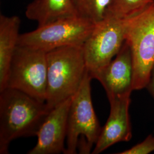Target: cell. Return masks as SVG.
<instances>
[{"instance_id": "7", "label": "cell", "mask_w": 154, "mask_h": 154, "mask_svg": "<svg viewBox=\"0 0 154 154\" xmlns=\"http://www.w3.org/2000/svg\"><path fill=\"white\" fill-rule=\"evenodd\" d=\"M126 18L109 14L95 23L83 45L87 69L90 76L107 66L125 41Z\"/></svg>"}, {"instance_id": "5", "label": "cell", "mask_w": 154, "mask_h": 154, "mask_svg": "<svg viewBox=\"0 0 154 154\" xmlns=\"http://www.w3.org/2000/svg\"><path fill=\"white\" fill-rule=\"evenodd\" d=\"M95 23L80 16L58 20L20 34L18 45L46 53L66 46L83 45Z\"/></svg>"}, {"instance_id": "2", "label": "cell", "mask_w": 154, "mask_h": 154, "mask_svg": "<svg viewBox=\"0 0 154 154\" xmlns=\"http://www.w3.org/2000/svg\"><path fill=\"white\" fill-rule=\"evenodd\" d=\"M47 88L45 103L50 109L73 97L88 71L83 45H71L46 53Z\"/></svg>"}, {"instance_id": "15", "label": "cell", "mask_w": 154, "mask_h": 154, "mask_svg": "<svg viewBox=\"0 0 154 154\" xmlns=\"http://www.w3.org/2000/svg\"><path fill=\"white\" fill-rule=\"evenodd\" d=\"M154 151V136L149 135L143 142L138 143L120 154H148Z\"/></svg>"}, {"instance_id": "10", "label": "cell", "mask_w": 154, "mask_h": 154, "mask_svg": "<svg viewBox=\"0 0 154 154\" xmlns=\"http://www.w3.org/2000/svg\"><path fill=\"white\" fill-rule=\"evenodd\" d=\"M109 118L102 128L93 154H98L116 143L128 142L132 138L129 115L131 96H126L109 101Z\"/></svg>"}, {"instance_id": "16", "label": "cell", "mask_w": 154, "mask_h": 154, "mask_svg": "<svg viewBox=\"0 0 154 154\" xmlns=\"http://www.w3.org/2000/svg\"><path fill=\"white\" fill-rule=\"evenodd\" d=\"M146 88L149 90V93L152 95L154 99V66L151 72L149 83L146 86Z\"/></svg>"}, {"instance_id": "12", "label": "cell", "mask_w": 154, "mask_h": 154, "mask_svg": "<svg viewBox=\"0 0 154 154\" xmlns=\"http://www.w3.org/2000/svg\"><path fill=\"white\" fill-rule=\"evenodd\" d=\"M25 16L41 26L58 20L79 15L72 0H33L27 6Z\"/></svg>"}, {"instance_id": "13", "label": "cell", "mask_w": 154, "mask_h": 154, "mask_svg": "<svg viewBox=\"0 0 154 154\" xmlns=\"http://www.w3.org/2000/svg\"><path fill=\"white\" fill-rule=\"evenodd\" d=\"M154 0H110L105 14L126 19L142 11Z\"/></svg>"}, {"instance_id": "14", "label": "cell", "mask_w": 154, "mask_h": 154, "mask_svg": "<svg viewBox=\"0 0 154 154\" xmlns=\"http://www.w3.org/2000/svg\"><path fill=\"white\" fill-rule=\"evenodd\" d=\"M78 14L93 22L98 21L105 15L110 0H72Z\"/></svg>"}, {"instance_id": "4", "label": "cell", "mask_w": 154, "mask_h": 154, "mask_svg": "<svg viewBox=\"0 0 154 154\" xmlns=\"http://www.w3.org/2000/svg\"><path fill=\"white\" fill-rule=\"evenodd\" d=\"M125 41L131 53L133 90L146 88L154 66V1L126 18Z\"/></svg>"}, {"instance_id": "8", "label": "cell", "mask_w": 154, "mask_h": 154, "mask_svg": "<svg viewBox=\"0 0 154 154\" xmlns=\"http://www.w3.org/2000/svg\"><path fill=\"white\" fill-rule=\"evenodd\" d=\"M91 78L101 83L109 101L131 96L133 91V67L131 50L126 41L116 58Z\"/></svg>"}, {"instance_id": "9", "label": "cell", "mask_w": 154, "mask_h": 154, "mask_svg": "<svg viewBox=\"0 0 154 154\" xmlns=\"http://www.w3.org/2000/svg\"><path fill=\"white\" fill-rule=\"evenodd\" d=\"M72 98L64 100L50 111L37 134L36 145L28 154H65L67 116Z\"/></svg>"}, {"instance_id": "1", "label": "cell", "mask_w": 154, "mask_h": 154, "mask_svg": "<svg viewBox=\"0 0 154 154\" xmlns=\"http://www.w3.org/2000/svg\"><path fill=\"white\" fill-rule=\"evenodd\" d=\"M51 109L21 91H0V154H9L11 142L17 138L37 136Z\"/></svg>"}, {"instance_id": "3", "label": "cell", "mask_w": 154, "mask_h": 154, "mask_svg": "<svg viewBox=\"0 0 154 154\" xmlns=\"http://www.w3.org/2000/svg\"><path fill=\"white\" fill-rule=\"evenodd\" d=\"M88 70L77 93L72 98L67 122L65 154H88L99 138L102 128L92 103Z\"/></svg>"}, {"instance_id": "11", "label": "cell", "mask_w": 154, "mask_h": 154, "mask_svg": "<svg viewBox=\"0 0 154 154\" xmlns=\"http://www.w3.org/2000/svg\"><path fill=\"white\" fill-rule=\"evenodd\" d=\"M20 25L19 17L0 15V91L5 88L10 65L18 46Z\"/></svg>"}, {"instance_id": "6", "label": "cell", "mask_w": 154, "mask_h": 154, "mask_svg": "<svg viewBox=\"0 0 154 154\" xmlns=\"http://www.w3.org/2000/svg\"><path fill=\"white\" fill-rule=\"evenodd\" d=\"M46 53L18 45L10 65L5 88L21 91L39 101L45 102Z\"/></svg>"}]
</instances>
